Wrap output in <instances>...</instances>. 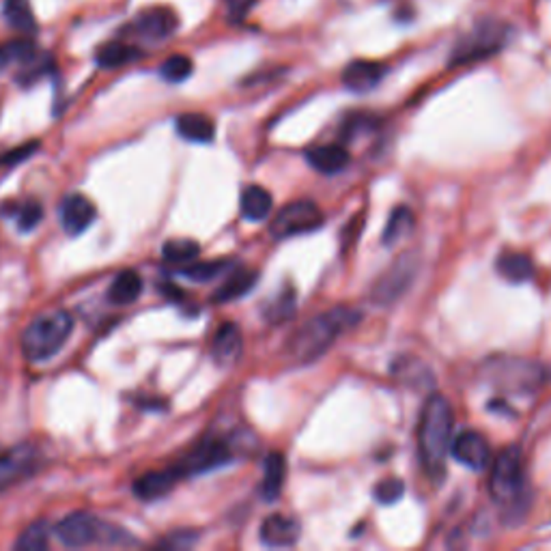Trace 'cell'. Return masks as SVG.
<instances>
[{
  "instance_id": "6da1fadb",
  "label": "cell",
  "mask_w": 551,
  "mask_h": 551,
  "mask_svg": "<svg viewBox=\"0 0 551 551\" xmlns=\"http://www.w3.org/2000/svg\"><path fill=\"white\" fill-rule=\"evenodd\" d=\"M455 416L449 398L431 395L420 409L418 420V455L427 476L441 480L446 472V457L450 455Z\"/></svg>"
},
{
  "instance_id": "7a4b0ae2",
  "label": "cell",
  "mask_w": 551,
  "mask_h": 551,
  "mask_svg": "<svg viewBox=\"0 0 551 551\" xmlns=\"http://www.w3.org/2000/svg\"><path fill=\"white\" fill-rule=\"evenodd\" d=\"M362 315L356 308L336 307L313 316L307 324L293 332L287 342L289 360L298 364H313L319 360L345 332L356 327Z\"/></svg>"
},
{
  "instance_id": "3957f363",
  "label": "cell",
  "mask_w": 551,
  "mask_h": 551,
  "mask_svg": "<svg viewBox=\"0 0 551 551\" xmlns=\"http://www.w3.org/2000/svg\"><path fill=\"white\" fill-rule=\"evenodd\" d=\"M489 493L500 504L504 521L517 523L526 517L530 495L523 472V455L517 446L504 449L491 463Z\"/></svg>"
},
{
  "instance_id": "277c9868",
  "label": "cell",
  "mask_w": 551,
  "mask_h": 551,
  "mask_svg": "<svg viewBox=\"0 0 551 551\" xmlns=\"http://www.w3.org/2000/svg\"><path fill=\"white\" fill-rule=\"evenodd\" d=\"M74 332V316L65 310L40 315L22 334V353L31 362H46L57 356Z\"/></svg>"
},
{
  "instance_id": "5b68a950",
  "label": "cell",
  "mask_w": 551,
  "mask_h": 551,
  "mask_svg": "<svg viewBox=\"0 0 551 551\" xmlns=\"http://www.w3.org/2000/svg\"><path fill=\"white\" fill-rule=\"evenodd\" d=\"M509 26L498 20L476 22L472 31L457 41L455 50L450 54V65L478 63L483 58L493 57L509 41Z\"/></svg>"
},
{
  "instance_id": "8992f818",
  "label": "cell",
  "mask_w": 551,
  "mask_h": 551,
  "mask_svg": "<svg viewBox=\"0 0 551 551\" xmlns=\"http://www.w3.org/2000/svg\"><path fill=\"white\" fill-rule=\"evenodd\" d=\"M324 211L315 200H293L276 214L271 222V236L276 239L307 236L324 227Z\"/></svg>"
},
{
  "instance_id": "52a82bcc",
  "label": "cell",
  "mask_w": 551,
  "mask_h": 551,
  "mask_svg": "<svg viewBox=\"0 0 551 551\" xmlns=\"http://www.w3.org/2000/svg\"><path fill=\"white\" fill-rule=\"evenodd\" d=\"M41 466V452L35 444H18L0 450V493L26 483Z\"/></svg>"
},
{
  "instance_id": "ba28073f",
  "label": "cell",
  "mask_w": 551,
  "mask_h": 551,
  "mask_svg": "<svg viewBox=\"0 0 551 551\" xmlns=\"http://www.w3.org/2000/svg\"><path fill=\"white\" fill-rule=\"evenodd\" d=\"M233 459V449L227 440L222 438H205L200 440L194 449H190L185 455L174 463V470L185 476H199L218 467L227 466Z\"/></svg>"
},
{
  "instance_id": "9c48e42d",
  "label": "cell",
  "mask_w": 551,
  "mask_h": 551,
  "mask_svg": "<svg viewBox=\"0 0 551 551\" xmlns=\"http://www.w3.org/2000/svg\"><path fill=\"white\" fill-rule=\"evenodd\" d=\"M418 270H420V261L416 253L401 254L395 263L378 278V282L373 285V291H370V298H373L378 304H381V307L396 302V299L412 287V282L416 280Z\"/></svg>"
},
{
  "instance_id": "30bf717a",
  "label": "cell",
  "mask_w": 551,
  "mask_h": 551,
  "mask_svg": "<svg viewBox=\"0 0 551 551\" xmlns=\"http://www.w3.org/2000/svg\"><path fill=\"white\" fill-rule=\"evenodd\" d=\"M489 381L502 390H534L543 381V369L528 360H493L487 364Z\"/></svg>"
},
{
  "instance_id": "8fae6325",
  "label": "cell",
  "mask_w": 551,
  "mask_h": 551,
  "mask_svg": "<svg viewBox=\"0 0 551 551\" xmlns=\"http://www.w3.org/2000/svg\"><path fill=\"white\" fill-rule=\"evenodd\" d=\"M103 521L95 520L91 512L78 511L67 515L54 526V537L61 541V545L69 549L89 547V545L102 543Z\"/></svg>"
},
{
  "instance_id": "7c38bea8",
  "label": "cell",
  "mask_w": 551,
  "mask_h": 551,
  "mask_svg": "<svg viewBox=\"0 0 551 551\" xmlns=\"http://www.w3.org/2000/svg\"><path fill=\"white\" fill-rule=\"evenodd\" d=\"M177 26L179 18L171 7H149L136 15L125 32H132L145 41H164L174 35Z\"/></svg>"
},
{
  "instance_id": "4fadbf2b",
  "label": "cell",
  "mask_w": 551,
  "mask_h": 551,
  "mask_svg": "<svg viewBox=\"0 0 551 551\" xmlns=\"http://www.w3.org/2000/svg\"><path fill=\"white\" fill-rule=\"evenodd\" d=\"M450 455L467 470H484L491 463L489 440L478 431H461L457 438H452Z\"/></svg>"
},
{
  "instance_id": "5bb4252c",
  "label": "cell",
  "mask_w": 551,
  "mask_h": 551,
  "mask_svg": "<svg viewBox=\"0 0 551 551\" xmlns=\"http://www.w3.org/2000/svg\"><path fill=\"white\" fill-rule=\"evenodd\" d=\"M95 218H97L95 205H93L86 196L69 194L63 199L61 222L69 236H80V233H84L86 228L95 222Z\"/></svg>"
},
{
  "instance_id": "9a60e30c",
  "label": "cell",
  "mask_w": 551,
  "mask_h": 551,
  "mask_svg": "<svg viewBox=\"0 0 551 551\" xmlns=\"http://www.w3.org/2000/svg\"><path fill=\"white\" fill-rule=\"evenodd\" d=\"M259 534L267 547H291L302 537V526L289 515H270L261 523Z\"/></svg>"
},
{
  "instance_id": "2e32d148",
  "label": "cell",
  "mask_w": 551,
  "mask_h": 551,
  "mask_svg": "<svg viewBox=\"0 0 551 551\" xmlns=\"http://www.w3.org/2000/svg\"><path fill=\"white\" fill-rule=\"evenodd\" d=\"M179 480H182V474L174 470V466L166 467V470L147 472L140 478L134 480V493H136V498H140L145 502L160 500L177 487Z\"/></svg>"
},
{
  "instance_id": "e0dca14e",
  "label": "cell",
  "mask_w": 551,
  "mask_h": 551,
  "mask_svg": "<svg viewBox=\"0 0 551 551\" xmlns=\"http://www.w3.org/2000/svg\"><path fill=\"white\" fill-rule=\"evenodd\" d=\"M386 76V65L378 61H353L342 72V84L353 93H369Z\"/></svg>"
},
{
  "instance_id": "ac0fdd59",
  "label": "cell",
  "mask_w": 551,
  "mask_h": 551,
  "mask_svg": "<svg viewBox=\"0 0 551 551\" xmlns=\"http://www.w3.org/2000/svg\"><path fill=\"white\" fill-rule=\"evenodd\" d=\"M242 347H244L242 330H239L236 324H231V321H227V324L218 327L214 342H211V356H214L218 364L227 367V364H233L239 358Z\"/></svg>"
},
{
  "instance_id": "d6986e66",
  "label": "cell",
  "mask_w": 551,
  "mask_h": 551,
  "mask_svg": "<svg viewBox=\"0 0 551 551\" xmlns=\"http://www.w3.org/2000/svg\"><path fill=\"white\" fill-rule=\"evenodd\" d=\"M307 160L316 173L336 174L345 171L351 162V156L342 145H319L307 151Z\"/></svg>"
},
{
  "instance_id": "ffe728a7",
  "label": "cell",
  "mask_w": 551,
  "mask_h": 551,
  "mask_svg": "<svg viewBox=\"0 0 551 551\" xmlns=\"http://www.w3.org/2000/svg\"><path fill=\"white\" fill-rule=\"evenodd\" d=\"M259 280V274L254 270H248V267H233V271L228 274V278L218 287L214 302L218 304H227V302H236V299L244 298L245 293H250Z\"/></svg>"
},
{
  "instance_id": "44dd1931",
  "label": "cell",
  "mask_w": 551,
  "mask_h": 551,
  "mask_svg": "<svg viewBox=\"0 0 551 551\" xmlns=\"http://www.w3.org/2000/svg\"><path fill=\"white\" fill-rule=\"evenodd\" d=\"M177 134L182 136L188 143H199L207 145L214 140L216 136V123L211 121L207 114L200 112H185L177 117Z\"/></svg>"
},
{
  "instance_id": "7402d4cb",
  "label": "cell",
  "mask_w": 551,
  "mask_h": 551,
  "mask_svg": "<svg viewBox=\"0 0 551 551\" xmlns=\"http://www.w3.org/2000/svg\"><path fill=\"white\" fill-rule=\"evenodd\" d=\"M498 274L512 285H523V282L534 278V261L526 253H515V250H506L498 256L495 263Z\"/></svg>"
},
{
  "instance_id": "603a6c76",
  "label": "cell",
  "mask_w": 551,
  "mask_h": 551,
  "mask_svg": "<svg viewBox=\"0 0 551 551\" xmlns=\"http://www.w3.org/2000/svg\"><path fill=\"white\" fill-rule=\"evenodd\" d=\"M143 293V276L134 270H123L114 276V280L108 287V299L117 307H128L134 304Z\"/></svg>"
},
{
  "instance_id": "cb8c5ba5",
  "label": "cell",
  "mask_w": 551,
  "mask_h": 551,
  "mask_svg": "<svg viewBox=\"0 0 551 551\" xmlns=\"http://www.w3.org/2000/svg\"><path fill=\"white\" fill-rule=\"evenodd\" d=\"M287 476V459L280 452H271L265 457L263 480H261V495L265 502H276L282 493V484Z\"/></svg>"
},
{
  "instance_id": "d4e9b609",
  "label": "cell",
  "mask_w": 551,
  "mask_h": 551,
  "mask_svg": "<svg viewBox=\"0 0 551 551\" xmlns=\"http://www.w3.org/2000/svg\"><path fill=\"white\" fill-rule=\"evenodd\" d=\"M274 199L261 185H248L242 194V216L250 222H263L271 214Z\"/></svg>"
},
{
  "instance_id": "484cf974",
  "label": "cell",
  "mask_w": 551,
  "mask_h": 551,
  "mask_svg": "<svg viewBox=\"0 0 551 551\" xmlns=\"http://www.w3.org/2000/svg\"><path fill=\"white\" fill-rule=\"evenodd\" d=\"M140 57H143V52H140L136 46L112 41V43H106V46H102L100 50H97L95 61L103 69H117V67H125V65L138 61Z\"/></svg>"
},
{
  "instance_id": "4316f807",
  "label": "cell",
  "mask_w": 551,
  "mask_h": 551,
  "mask_svg": "<svg viewBox=\"0 0 551 551\" xmlns=\"http://www.w3.org/2000/svg\"><path fill=\"white\" fill-rule=\"evenodd\" d=\"M4 20L20 32H35L37 18L32 13L29 0H4L3 3Z\"/></svg>"
},
{
  "instance_id": "83f0119b",
  "label": "cell",
  "mask_w": 551,
  "mask_h": 551,
  "mask_svg": "<svg viewBox=\"0 0 551 551\" xmlns=\"http://www.w3.org/2000/svg\"><path fill=\"white\" fill-rule=\"evenodd\" d=\"M413 222H416V218H413L409 207H403V205L396 207V209L392 211L390 218H388V225H386V228H384L381 242H384L386 245L396 244L398 239H403L409 231H412Z\"/></svg>"
},
{
  "instance_id": "f1b7e54d",
  "label": "cell",
  "mask_w": 551,
  "mask_h": 551,
  "mask_svg": "<svg viewBox=\"0 0 551 551\" xmlns=\"http://www.w3.org/2000/svg\"><path fill=\"white\" fill-rule=\"evenodd\" d=\"M50 534L52 528L48 521H35L20 534V538L15 541V549L18 551H43L50 545Z\"/></svg>"
},
{
  "instance_id": "f546056e",
  "label": "cell",
  "mask_w": 551,
  "mask_h": 551,
  "mask_svg": "<svg viewBox=\"0 0 551 551\" xmlns=\"http://www.w3.org/2000/svg\"><path fill=\"white\" fill-rule=\"evenodd\" d=\"M35 54H37L35 43L29 40H13L7 43H0V72H4V69L15 63L31 61Z\"/></svg>"
},
{
  "instance_id": "4dcf8cb0",
  "label": "cell",
  "mask_w": 551,
  "mask_h": 551,
  "mask_svg": "<svg viewBox=\"0 0 551 551\" xmlns=\"http://www.w3.org/2000/svg\"><path fill=\"white\" fill-rule=\"evenodd\" d=\"M228 270H233V263H231V261H227V259H220V261H192V263L183 267L182 274L185 278H190V280L207 282V280H214V278H218V276H222Z\"/></svg>"
},
{
  "instance_id": "1f68e13d",
  "label": "cell",
  "mask_w": 551,
  "mask_h": 551,
  "mask_svg": "<svg viewBox=\"0 0 551 551\" xmlns=\"http://www.w3.org/2000/svg\"><path fill=\"white\" fill-rule=\"evenodd\" d=\"M200 254V245L192 239H168L162 248V256L168 263H192Z\"/></svg>"
},
{
  "instance_id": "d6a6232c",
  "label": "cell",
  "mask_w": 551,
  "mask_h": 551,
  "mask_svg": "<svg viewBox=\"0 0 551 551\" xmlns=\"http://www.w3.org/2000/svg\"><path fill=\"white\" fill-rule=\"evenodd\" d=\"M194 72V63L192 58H188L185 54H173L168 57L166 61L162 63L160 76L171 84H179V82H185Z\"/></svg>"
},
{
  "instance_id": "836d02e7",
  "label": "cell",
  "mask_w": 551,
  "mask_h": 551,
  "mask_svg": "<svg viewBox=\"0 0 551 551\" xmlns=\"http://www.w3.org/2000/svg\"><path fill=\"white\" fill-rule=\"evenodd\" d=\"M296 313V293L293 291H280L274 302L265 308V319L270 324H285Z\"/></svg>"
},
{
  "instance_id": "e575fe53",
  "label": "cell",
  "mask_w": 551,
  "mask_h": 551,
  "mask_svg": "<svg viewBox=\"0 0 551 551\" xmlns=\"http://www.w3.org/2000/svg\"><path fill=\"white\" fill-rule=\"evenodd\" d=\"M373 495L379 504H396V502L405 495V483H403L401 478H395V476L384 478L375 484Z\"/></svg>"
},
{
  "instance_id": "d590c367",
  "label": "cell",
  "mask_w": 551,
  "mask_h": 551,
  "mask_svg": "<svg viewBox=\"0 0 551 551\" xmlns=\"http://www.w3.org/2000/svg\"><path fill=\"white\" fill-rule=\"evenodd\" d=\"M43 218V207L37 200H29V203L15 207V222L22 233H29L41 222Z\"/></svg>"
},
{
  "instance_id": "8d00e7d4",
  "label": "cell",
  "mask_w": 551,
  "mask_h": 551,
  "mask_svg": "<svg viewBox=\"0 0 551 551\" xmlns=\"http://www.w3.org/2000/svg\"><path fill=\"white\" fill-rule=\"evenodd\" d=\"M37 149H40V143H26V145H22L20 149H13V151H9V154H4V157L0 162H3L4 166H13V164L29 160V157L35 154Z\"/></svg>"
},
{
  "instance_id": "74e56055",
  "label": "cell",
  "mask_w": 551,
  "mask_h": 551,
  "mask_svg": "<svg viewBox=\"0 0 551 551\" xmlns=\"http://www.w3.org/2000/svg\"><path fill=\"white\" fill-rule=\"evenodd\" d=\"M196 538H199V534L196 532H174L168 538H164L160 543V547H190V545L196 543Z\"/></svg>"
},
{
  "instance_id": "f35d334b",
  "label": "cell",
  "mask_w": 551,
  "mask_h": 551,
  "mask_svg": "<svg viewBox=\"0 0 551 551\" xmlns=\"http://www.w3.org/2000/svg\"><path fill=\"white\" fill-rule=\"evenodd\" d=\"M254 3L256 0H227L228 15H231L233 22H242L250 13V9L254 7Z\"/></svg>"
}]
</instances>
